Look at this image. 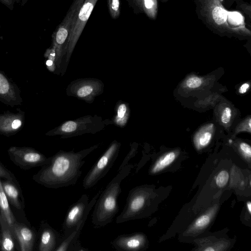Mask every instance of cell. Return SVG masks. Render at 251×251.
Segmentation results:
<instances>
[{"instance_id": "6da1fadb", "label": "cell", "mask_w": 251, "mask_h": 251, "mask_svg": "<svg viewBox=\"0 0 251 251\" xmlns=\"http://www.w3.org/2000/svg\"><path fill=\"white\" fill-rule=\"evenodd\" d=\"M100 144L77 152L60 150L50 162L33 176V179L47 188L57 189L77 182L81 175L83 159L99 147Z\"/></svg>"}, {"instance_id": "7a4b0ae2", "label": "cell", "mask_w": 251, "mask_h": 251, "mask_svg": "<svg viewBox=\"0 0 251 251\" xmlns=\"http://www.w3.org/2000/svg\"><path fill=\"white\" fill-rule=\"evenodd\" d=\"M133 165L128 163L118 171L116 176L101 192L94 205L92 223L95 228H100L110 223L119 211L118 198L122 192V181L130 174Z\"/></svg>"}, {"instance_id": "3957f363", "label": "cell", "mask_w": 251, "mask_h": 251, "mask_svg": "<svg viewBox=\"0 0 251 251\" xmlns=\"http://www.w3.org/2000/svg\"><path fill=\"white\" fill-rule=\"evenodd\" d=\"M111 122L103 120L97 115H87L75 120H69L49 132V135H59L61 138H68L85 133L95 134L104 129Z\"/></svg>"}, {"instance_id": "277c9868", "label": "cell", "mask_w": 251, "mask_h": 251, "mask_svg": "<svg viewBox=\"0 0 251 251\" xmlns=\"http://www.w3.org/2000/svg\"><path fill=\"white\" fill-rule=\"evenodd\" d=\"M84 0H74L66 16L52 34V45L55 51V66L60 69L66 53L72 26L80 5Z\"/></svg>"}, {"instance_id": "5b68a950", "label": "cell", "mask_w": 251, "mask_h": 251, "mask_svg": "<svg viewBox=\"0 0 251 251\" xmlns=\"http://www.w3.org/2000/svg\"><path fill=\"white\" fill-rule=\"evenodd\" d=\"M121 146V143L115 140L110 144L84 177L82 186L85 189L94 186L107 174L118 156Z\"/></svg>"}, {"instance_id": "8992f818", "label": "cell", "mask_w": 251, "mask_h": 251, "mask_svg": "<svg viewBox=\"0 0 251 251\" xmlns=\"http://www.w3.org/2000/svg\"><path fill=\"white\" fill-rule=\"evenodd\" d=\"M98 0H84L76 13L64 57L63 73L66 71L75 45Z\"/></svg>"}, {"instance_id": "52a82bcc", "label": "cell", "mask_w": 251, "mask_h": 251, "mask_svg": "<svg viewBox=\"0 0 251 251\" xmlns=\"http://www.w3.org/2000/svg\"><path fill=\"white\" fill-rule=\"evenodd\" d=\"M104 85L100 79L93 78L78 79L72 81L66 89L69 96L76 97L87 103L103 92Z\"/></svg>"}, {"instance_id": "ba28073f", "label": "cell", "mask_w": 251, "mask_h": 251, "mask_svg": "<svg viewBox=\"0 0 251 251\" xmlns=\"http://www.w3.org/2000/svg\"><path fill=\"white\" fill-rule=\"evenodd\" d=\"M12 162L22 169L43 166L48 164L50 157H47L41 152L32 148L12 147L8 150Z\"/></svg>"}, {"instance_id": "9c48e42d", "label": "cell", "mask_w": 251, "mask_h": 251, "mask_svg": "<svg viewBox=\"0 0 251 251\" xmlns=\"http://www.w3.org/2000/svg\"><path fill=\"white\" fill-rule=\"evenodd\" d=\"M89 202V196L83 194L75 202L69 207L63 223L64 234L62 240L67 237L81 221L87 209Z\"/></svg>"}, {"instance_id": "30bf717a", "label": "cell", "mask_w": 251, "mask_h": 251, "mask_svg": "<svg viewBox=\"0 0 251 251\" xmlns=\"http://www.w3.org/2000/svg\"><path fill=\"white\" fill-rule=\"evenodd\" d=\"M102 190V189H100L89 201L87 209L81 221L76 226L74 230L67 237L62 240L60 244L55 249V251H85L87 250V249L81 246L80 243L78 242V239L81 230L85 225L89 213L94 206Z\"/></svg>"}, {"instance_id": "8fae6325", "label": "cell", "mask_w": 251, "mask_h": 251, "mask_svg": "<svg viewBox=\"0 0 251 251\" xmlns=\"http://www.w3.org/2000/svg\"><path fill=\"white\" fill-rule=\"evenodd\" d=\"M111 244L118 251H136L144 248L146 239L140 233L124 234L118 235Z\"/></svg>"}, {"instance_id": "7c38bea8", "label": "cell", "mask_w": 251, "mask_h": 251, "mask_svg": "<svg viewBox=\"0 0 251 251\" xmlns=\"http://www.w3.org/2000/svg\"><path fill=\"white\" fill-rule=\"evenodd\" d=\"M12 230L18 241L21 251H31L35 240L34 232L25 225L17 221L14 223Z\"/></svg>"}, {"instance_id": "4fadbf2b", "label": "cell", "mask_w": 251, "mask_h": 251, "mask_svg": "<svg viewBox=\"0 0 251 251\" xmlns=\"http://www.w3.org/2000/svg\"><path fill=\"white\" fill-rule=\"evenodd\" d=\"M62 238L59 233L47 224L43 225L38 250L40 251H55Z\"/></svg>"}, {"instance_id": "5bb4252c", "label": "cell", "mask_w": 251, "mask_h": 251, "mask_svg": "<svg viewBox=\"0 0 251 251\" xmlns=\"http://www.w3.org/2000/svg\"><path fill=\"white\" fill-rule=\"evenodd\" d=\"M1 183L9 202L16 208L21 209L22 208L21 192L17 182L5 179L1 181Z\"/></svg>"}, {"instance_id": "9a60e30c", "label": "cell", "mask_w": 251, "mask_h": 251, "mask_svg": "<svg viewBox=\"0 0 251 251\" xmlns=\"http://www.w3.org/2000/svg\"><path fill=\"white\" fill-rule=\"evenodd\" d=\"M0 225L1 230L2 251H12L15 249V239L13 230L5 218L0 213Z\"/></svg>"}, {"instance_id": "2e32d148", "label": "cell", "mask_w": 251, "mask_h": 251, "mask_svg": "<svg viewBox=\"0 0 251 251\" xmlns=\"http://www.w3.org/2000/svg\"><path fill=\"white\" fill-rule=\"evenodd\" d=\"M129 114L130 110L128 103L119 101L115 106L114 123L119 126L124 127L128 122Z\"/></svg>"}, {"instance_id": "e0dca14e", "label": "cell", "mask_w": 251, "mask_h": 251, "mask_svg": "<svg viewBox=\"0 0 251 251\" xmlns=\"http://www.w3.org/2000/svg\"><path fill=\"white\" fill-rule=\"evenodd\" d=\"M0 211L12 229L16 219L10 209L8 200L2 189L0 177Z\"/></svg>"}, {"instance_id": "ac0fdd59", "label": "cell", "mask_w": 251, "mask_h": 251, "mask_svg": "<svg viewBox=\"0 0 251 251\" xmlns=\"http://www.w3.org/2000/svg\"><path fill=\"white\" fill-rule=\"evenodd\" d=\"M210 15L215 23L218 25L225 24L227 17V11L219 4H214L210 10Z\"/></svg>"}, {"instance_id": "d6986e66", "label": "cell", "mask_w": 251, "mask_h": 251, "mask_svg": "<svg viewBox=\"0 0 251 251\" xmlns=\"http://www.w3.org/2000/svg\"><path fill=\"white\" fill-rule=\"evenodd\" d=\"M176 158V154L172 151L170 152L160 158L155 163L151 170V173H157L171 164Z\"/></svg>"}, {"instance_id": "ffe728a7", "label": "cell", "mask_w": 251, "mask_h": 251, "mask_svg": "<svg viewBox=\"0 0 251 251\" xmlns=\"http://www.w3.org/2000/svg\"><path fill=\"white\" fill-rule=\"evenodd\" d=\"M143 10L149 18L154 19L157 13V0H143Z\"/></svg>"}, {"instance_id": "44dd1931", "label": "cell", "mask_w": 251, "mask_h": 251, "mask_svg": "<svg viewBox=\"0 0 251 251\" xmlns=\"http://www.w3.org/2000/svg\"><path fill=\"white\" fill-rule=\"evenodd\" d=\"M107 4L111 18L118 19L121 14V0H107Z\"/></svg>"}, {"instance_id": "7402d4cb", "label": "cell", "mask_w": 251, "mask_h": 251, "mask_svg": "<svg viewBox=\"0 0 251 251\" xmlns=\"http://www.w3.org/2000/svg\"><path fill=\"white\" fill-rule=\"evenodd\" d=\"M212 137L211 132L209 130H204L201 131L197 135V144L201 147L206 146L211 140Z\"/></svg>"}, {"instance_id": "603a6c76", "label": "cell", "mask_w": 251, "mask_h": 251, "mask_svg": "<svg viewBox=\"0 0 251 251\" xmlns=\"http://www.w3.org/2000/svg\"><path fill=\"white\" fill-rule=\"evenodd\" d=\"M228 178L229 175L227 171L225 170L221 171L216 177V183L217 185L219 187H223L227 183Z\"/></svg>"}, {"instance_id": "cb8c5ba5", "label": "cell", "mask_w": 251, "mask_h": 251, "mask_svg": "<svg viewBox=\"0 0 251 251\" xmlns=\"http://www.w3.org/2000/svg\"><path fill=\"white\" fill-rule=\"evenodd\" d=\"M128 6L133 9L134 13L143 12V0H126Z\"/></svg>"}, {"instance_id": "d4e9b609", "label": "cell", "mask_w": 251, "mask_h": 251, "mask_svg": "<svg viewBox=\"0 0 251 251\" xmlns=\"http://www.w3.org/2000/svg\"><path fill=\"white\" fill-rule=\"evenodd\" d=\"M10 92V86L5 76L0 73V94L6 95Z\"/></svg>"}, {"instance_id": "484cf974", "label": "cell", "mask_w": 251, "mask_h": 251, "mask_svg": "<svg viewBox=\"0 0 251 251\" xmlns=\"http://www.w3.org/2000/svg\"><path fill=\"white\" fill-rule=\"evenodd\" d=\"M0 177L4 179L13 180L17 182L16 179L13 174L6 168L0 162Z\"/></svg>"}, {"instance_id": "4316f807", "label": "cell", "mask_w": 251, "mask_h": 251, "mask_svg": "<svg viewBox=\"0 0 251 251\" xmlns=\"http://www.w3.org/2000/svg\"><path fill=\"white\" fill-rule=\"evenodd\" d=\"M202 83L201 78L198 76H191L186 82V85L190 88H196L200 87Z\"/></svg>"}, {"instance_id": "83f0119b", "label": "cell", "mask_w": 251, "mask_h": 251, "mask_svg": "<svg viewBox=\"0 0 251 251\" xmlns=\"http://www.w3.org/2000/svg\"><path fill=\"white\" fill-rule=\"evenodd\" d=\"M136 150V148L133 146V145H132L130 150L125 157L120 166L119 167L118 171L122 169L124 167H125L127 164L129 163L128 162L129 160L134 156Z\"/></svg>"}, {"instance_id": "f1b7e54d", "label": "cell", "mask_w": 251, "mask_h": 251, "mask_svg": "<svg viewBox=\"0 0 251 251\" xmlns=\"http://www.w3.org/2000/svg\"><path fill=\"white\" fill-rule=\"evenodd\" d=\"M210 220V218L208 215H203L197 219L195 225L197 227H203L208 225Z\"/></svg>"}, {"instance_id": "f546056e", "label": "cell", "mask_w": 251, "mask_h": 251, "mask_svg": "<svg viewBox=\"0 0 251 251\" xmlns=\"http://www.w3.org/2000/svg\"><path fill=\"white\" fill-rule=\"evenodd\" d=\"M229 19L230 23L235 25H239L242 22V17L240 14L235 12L229 13Z\"/></svg>"}, {"instance_id": "4dcf8cb0", "label": "cell", "mask_w": 251, "mask_h": 251, "mask_svg": "<svg viewBox=\"0 0 251 251\" xmlns=\"http://www.w3.org/2000/svg\"><path fill=\"white\" fill-rule=\"evenodd\" d=\"M231 110L228 107H226L223 111L221 116V121L223 123L226 124H228L231 118Z\"/></svg>"}, {"instance_id": "1f68e13d", "label": "cell", "mask_w": 251, "mask_h": 251, "mask_svg": "<svg viewBox=\"0 0 251 251\" xmlns=\"http://www.w3.org/2000/svg\"><path fill=\"white\" fill-rule=\"evenodd\" d=\"M22 0H0V2L10 10H13L15 3H21Z\"/></svg>"}, {"instance_id": "d6a6232c", "label": "cell", "mask_w": 251, "mask_h": 251, "mask_svg": "<svg viewBox=\"0 0 251 251\" xmlns=\"http://www.w3.org/2000/svg\"><path fill=\"white\" fill-rule=\"evenodd\" d=\"M240 148L242 152L249 157H251V146L246 143H241L240 145Z\"/></svg>"}, {"instance_id": "836d02e7", "label": "cell", "mask_w": 251, "mask_h": 251, "mask_svg": "<svg viewBox=\"0 0 251 251\" xmlns=\"http://www.w3.org/2000/svg\"><path fill=\"white\" fill-rule=\"evenodd\" d=\"M250 87V84L248 83L243 84L239 89V92L240 94L245 93Z\"/></svg>"}, {"instance_id": "e575fe53", "label": "cell", "mask_w": 251, "mask_h": 251, "mask_svg": "<svg viewBox=\"0 0 251 251\" xmlns=\"http://www.w3.org/2000/svg\"><path fill=\"white\" fill-rule=\"evenodd\" d=\"M22 124L21 121L18 119H14L12 123V129H17L19 128Z\"/></svg>"}, {"instance_id": "d590c367", "label": "cell", "mask_w": 251, "mask_h": 251, "mask_svg": "<svg viewBox=\"0 0 251 251\" xmlns=\"http://www.w3.org/2000/svg\"><path fill=\"white\" fill-rule=\"evenodd\" d=\"M247 206L249 212L251 214V203L250 201L247 203Z\"/></svg>"}, {"instance_id": "8d00e7d4", "label": "cell", "mask_w": 251, "mask_h": 251, "mask_svg": "<svg viewBox=\"0 0 251 251\" xmlns=\"http://www.w3.org/2000/svg\"><path fill=\"white\" fill-rule=\"evenodd\" d=\"M27 1L28 0H22L20 4L22 6H24L26 4Z\"/></svg>"}, {"instance_id": "74e56055", "label": "cell", "mask_w": 251, "mask_h": 251, "mask_svg": "<svg viewBox=\"0 0 251 251\" xmlns=\"http://www.w3.org/2000/svg\"><path fill=\"white\" fill-rule=\"evenodd\" d=\"M204 250L206 251H215V249H214L213 248H212L211 247H208V248L205 249Z\"/></svg>"}, {"instance_id": "f35d334b", "label": "cell", "mask_w": 251, "mask_h": 251, "mask_svg": "<svg viewBox=\"0 0 251 251\" xmlns=\"http://www.w3.org/2000/svg\"><path fill=\"white\" fill-rule=\"evenodd\" d=\"M1 246V238L0 237V250Z\"/></svg>"}, {"instance_id": "ab89813d", "label": "cell", "mask_w": 251, "mask_h": 251, "mask_svg": "<svg viewBox=\"0 0 251 251\" xmlns=\"http://www.w3.org/2000/svg\"><path fill=\"white\" fill-rule=\"evenodd\" d=\"M231 142H232V140H229V143H231Z\"/></svg>"}, {"instance_id": "60d3db41", "label": "cell", "mask_w": 251, "mask_h": 251, "mask_svg": "<svg viewBox=\"0 0 251 251\" xmlns=\"http://www.w3.org/2000/svg\"><path fill=\"white\" fill-rule=\"evenodd\" d=\"M1 27V25H0V28Z\"/></svg>"}, {"instance_id": "b9f144b4", "label": "cell", "mask_w": 251, "mask_h": 251, "mask_svg": "<svg viewBox=\"0 0 251 251\" xmlns=\"http://www.w3.org/2000/svg\"></svg>"}]
</instances>
